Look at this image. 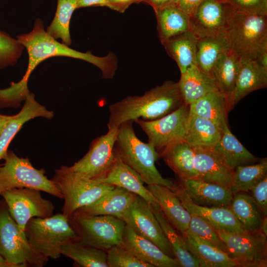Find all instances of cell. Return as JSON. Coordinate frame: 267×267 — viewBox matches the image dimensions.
<instances>
[{"label":"cell","mask_w":267,"mask_h":267,"mask_svg":"<svg viewBox=\"0 0 267 267\" xmlns=\"http://www.w3.org/2000/svg\"><path fill=\"white\" fill-rule=\"evenodd\" d=\"M16 39L27 51L28 67L20 81L12 82L9 87L0 89V108L16 109L20 106L21 102L25 101L30 92L28 81L32 72L41 62L48 58L61 56L83 60L98 67L105 79L112 78L117 69V59L114 53L99 57L90 52L84 53L71 48L50 36L40 18L36 19L30 32L19 35Z\"/></svg>","instance_id":"1"},{"label":"cell","mask_w":267,"mask_h":267,"mask_svg":"<svg viewBox=\"0 0 267 267\" xmlns=\"http://www.w3.org/2000/svg\"><path fill=\"white\" fill-rule=\"evenodd\" d=\"M184 103L178 82L166 81L141 96H129L109 106L108 129L137 119L151 121L159 119Z\"/></svg>","instance_id":"2"},{"label":"cell","mask_w":267,"mask_h":267,"mask_svg":"<svg viewBox=\"0 0 267 267\" xmlns=\"http://www.w3.org/2000/svg\"><path fill=\"white\" fill-rule=\"evenodd\" d=\"M129 121L118 127L114 150L125 164L135 171L143 182L148 184H159L172 190L177 184L164 178L155 167L159 153L149 143H144L136 135L133 124Z\"/></svg>","instance_id":"3"},{"label":"cell","mask_w":267,"mask_h":267,"mask_svg":"<svg viewBox=\"0 0 267 267\" xmlns=\"http://www.w3.org/2000/svg\"><path fill=\"white\" fill-rule=\"evenodd\" d=\"M229 48L241 60L258 61L267 54V15L233 8L226 30Z\"/></svg>","instance_id":"4"},{"label":"cell","mask_w":267,"mask_h":267,"mask_svg":"<svg viewBox=\"0 0 267 267\" xmlns=\"http://www.w3.org/2000/svg\"><path fill=\"white\" fill-rule=\"evenodd\" d=\"M24 233L32 248L44 257L59 258L65 244L77 240L69 219L62 213L47 218H33L25 226Z\"/></svg>","instance_id":"5"},{"label":"cell","mask_w":267,"mask_h":267,"mask_svg":"<svg viewBox=\"0 0 267 267\" xmlns=\"http://www.w3.org/2000/svg\"><path fill=\"white\" fill-rule=\"evenodd\" d=\"M51 179L63 195L62 213L68 218L78 209L94 202L115 187L85 177L66 166L56 169Z\"/></svg>","instance_id":"6"},{"label":"cell","mask_w":267,"mask_h":267,"mask_svg":"<svg viewBox=\"0 0 267 267\" xmlns=\"http://www.w3.org/2000/svg\"><path fill=\"white\" fill-rule=\"evenodd\" d=\"M3 160L4 163L0 166V196L5 191L26 187L63 199L60 190L45 176L44 170L34 167L28 158L20 157L8 150Z\"/></svg>","instance_id":"7"},{"label":"cell","mask_w":267,"mask_h":267,"mask_svg":"<svg viewBox=\"0 0 267 267\" xmlns=\"http://www.w3.org/2000/svg\"><path fill=\"white\" fill-rule=\"evenodd\" d=\"M69 222L76 231L80 243L107 251L122 244L125 222L108 215L82 216L72 215Z\"/></svg>","instance_id":"8"},{"label":"cell","mask_w":267,"mask_h":267,"mask_svg":"<svg viewBox=\"0 0 267 267\" xmlns=\"http://www.w3.org/2000/svg\"><path fill=\"white\" fill-rule=\"evenodd\" d=\"M0 256L11 267H42L48 260L32 248L6 205L0 206Z\"/></svg>","instance_id":"9"},{"label":"cell","mask_w":267,"mask_h":267,"mask_svg":"<svg viewBox=\"0 0 267 267\" xmlns=\"http://www.w3.org/2000/svg\"><path fill=\"white\" fill-rule=\"evenodd\" d=\"M224 242L228 256L238 267H266L267 235L260 229L229 232L217 229Z\"/></svg>","instance_id":"10"},{"label":"cell","mask_w":267,"mask_h":267,"mask_svg":"<svg viewBox=\"0 0 267 267\" xmlns=\"http://www.w3.org/2000/svg\"><path fill=\"white\" fill-rule=\"evenodd\" d=\"M189 105L183 103L170 113L156 120H135L148 137V142L159 154L167 147L184 140L189 117Z\"/></svg>","instance_id":"11"},{"label":"cell","mask_w":267,"mask_h":267,"mask_svg":"<svg viewBox=\"0 0 267 267\" xmlns=\"http://www.w3.org/2000/svg\"><path fill=\"white\" fill-rule=\"evenodd\" d=\"M40 192L36 189L23 187L5 191L0 195L11 217L24 233L26 224L32 218L53 215V203L44 198Z\"/></svg>","instance_id":"12"},{"label":"cell","mask_w":267,"mask_h":267,"mask_svg":"<svg viewBox=\"0 0 267 267\" xmlns=\"http://www.w3.org/2000/svg\"><path fill=\"white\" fill-rule=\"evenodd\" d=\"M118 128L108 129L106 134L91 143L86 155L71 166V169L88 178L97 180L104 177L116 159L114 145Z\"/></svg>","instance_id":"13"},{"label":"cell","mask_w":267,"mask_h":267,"mask_svg":"<svg viewBox=\"0 0 267 267\" xmlns=\"http://www.w3.org/2000/svg\"><path fill=\"white\" fill-rule=\"evenodd\" d=\"M121 219L138 234L154 243L164 253L175 258L151 205L143 198L135 194L133 202Z\"/></svg>","instance_id":"14"},{"label":"cell","mask_w":267,"mask_h":267,"mask_svg":"<svg viewBox=\"0 0 267 267\" xmlns=\"http://www.w3.org/2000/svg\"><path fill=\"white\" fill-rule=\"evenodd\" d=\"M233 10L227 2L204 0L190 17V30L198 38L224 32Z\"/></svg>","instance_id":"15"},{"label":"cell","mask_w":267,"mask_h":267,"mask_svg":"<svg viewBox=\"0 0 267 267\" xmlns=\"http://www.w3.org/2000/svg\"><path fill=\"white\" fill-rule=\"evenodd\" d=\"M194 164L199 179L212 182L230 189L234 170L212 147H192Z\"/></svg>","instance_id":"16"},{"label":"cell","mask_w":267,"mask_h":267,"mask_svg":"<svg viewBox=\"0 0 267 267\" xmlns=\"http://www.w3.org/2000/svg\"><path fill=\"white\" fill-rule=\"evenodd\" d=\"M190 214L199 216L218 229L229 232L245 230L229 207H207L197 205L187 196L180 185L172 190Z\"/></svg>","instance_id":"17"},{"label":"cell","mask_w":267,"mask_h":267,"mask_svg":"<svg viewBox=\"0 0 267 267\" xmlns=\"http://www.w3.org/2000/svg\"><path fill=\"white\" fill-rule=\"evenodd\" d=\"M141 261L152 267H178V260L164 253L157 245L139 235L126 224L122 236V244Z\"/></svg>","instance_id":"18"},{"label":"cell","mask_w":267,"mask_h":267,"mask_svg":"<svg viewBox=\"0 0 267 267\" xmlns=\"http://www.w3.org/2000/svg\"><path fill=\"white\" fill-rule=\"evenodd\" d=\"M116 155L114 163L106 176L96 181L123 188L142 197L151 205L160 207L156 199L144 185L140 176L116 153Z\"/></svg>","instance_id":"19"},{"label":"cell","mask_w":267,"mask_h":267,"mask_svg":"<svg viewBox=\"0 0 267 267\" xmlns=\"http://www.w3.org/2000/svg\"><path fill=\"white\" fill-rule=\"evenodd\" d=\"M53 117V112L40 104L36 100L35 94L30 92L21 110L14 115L0 134V160L3 159L10 143L25 123L35 118L43 117L49 120Z\"/></svg>","instance_id":"20"},{"label":"cell","mask_w":267,"mask_h":267,"mask_svg":"<svg viewBox=\"0 0 267 267\" xmlns=\"http://www.w3.org/2000/svg\"><path fill=\"white\" fill-rule=\"evenodd\" d=\"M180 186L195 204L207 207H229L233 194L228 188L200 179H180Z\"/></svg>","instance_id":"21"},{"label":"cell","mask_w":267,"mask_h":267,"mask_svg":"<svg viewBox=\"0 0 267 267\" xmlns=\"http://www.w3.org/2000/svg\"><path fill=\"white\" fill-rule=\"evenodd\" d=\"M146 187L157 200L170 224L184 236L189 228L191 214L175 193L168 187L159 184H148Z\"/></svg>","instance_id":"22"},{"label":"cell","mask_w":267,"mask_h":267,"mask_svg":"<svg viewBox=\"0 0 267 267\" xmlns=\"http://www.w3.org/2000/svg\"><path fill=\"white\" fill-rule=\"evenodd\" d=\"M135 196V194L123 188L115 186L94 202L78 209L73 214L108 215L121 219L133 202Z\"/></svg>","instance_id":"23"},{"label":"cell","mask_w":267,"mask_h":267,"mask_svg":"<svg viewBox=\"0 0 267 267\" xmlns=\"http://www.w3.org/2000/svg\"><path fill=\"white\" fill-rule=\"evenodd\" d=\"M178 83L183 102L188 105L208 93L220 90L215 80L196 65L181 73Z\"/></svg>","instance_id":"24"},{"label":"cell","mask_w":267,"mask_h":267,"mask_svg":"<svg viewBox=\"0 0 267 267\" xmlns=\"http://www.w3.org/2000/svg\"><path fill=\"white\" fill-rule=\"evenodd\" d=\"M189 251L202 267H238L228 254L188 229L184 236Z\"/></svg>","instance_id":"25"},{"label":"cell","mask_w":267,"mask_h":267,"mask_svg":"<svg viewBox=\"0 0 267 267\" xmlns=\"http://www.w3.org/2000/svg\"><path fill=\"white\" fill-rule=\"evenodd\" d=\"M267 87V69L256 60H241L232 99L234 107L251 92Z\"/></svg>","instance_id":"26"},{"label":"cell","mask_w":267,"mask_h":267,"mask_svg":"<svg viewBox=\"0 0 267 267\" xmlns=\"http://www.w3.org/2000/svg\"><path fill=\"white\" fill-rule=\"evenodd\" d=\"M240 62V58L229 48L220 56L211 72V76L219 90L226 96L231 109Z\"/></svg>","instance_id":"27"},{"label":"cell","mask_w":267,"mask_h":267,"mask_svg":"<svg viewBox=\"0 0 267 267\" xmlns=\"http://www.w3.org/2000/svg\"><path fill=\"white\" fill-rule=\"evenodd\" d=\"M225 95L218 90L202 97L189 104V113L208 119L223 130L227 125V114L231 110Z\"/></svg>","instance_id":"28"},{"label":"cell","mask_w":267,"mask_h":267,"mask_svg":"<svg viewBox=\"0 0 267 267\" xmlns=\"http://www.w3.org/2000/svg\"><path fill=\"white\" fill-rule=\"evenodd\" d=\"M159 157L164 159L180 179H199L194 168L193 148L184 140L167 147L159 154Z\"/></svg>","instance_id":"29"},{"label":"cell","mask_w":267,"mask_h":267,"mask_svg":"<svg viewBox=\"0 0 267 267\" xmlns=\"http://www.w3.org/2000/svg\"><path fill=\"white\" fill-rule=\"evenodd\" d=\"M222 131L211 121L189 114L184 140L193 147H212L220 140Z\"/></svg>","instance_id":"30"},{"label":"cell","mask_w":267,"mask_h":267,"mask_svg":"<svg viewBox=\"0 0 267 267\" xmlns=\"http://www.w3.org/2000/svg\"><path fill=\"white\" fill-rule=\"evenodd\" d=\"M197 40V36L188 31L162 43L170 56L176 62L181 74L192 65H196Z\"/></svg>","instance_id":"31"},{"label":"cell","mask_w":267,"mask_h":267,"mask_svg":"<svg viewBox=\"0 0 267 267\" xmlns=\"http://www.w3.org/2000/svg\"><path fill=\"white\" fill-rule=\"evenodd\" d=\"M159 39L163 42L190 30V16L178 5L154 10Z\"/></svg>","instance_id":"32"},{"label":"cell","mask_w":267,"mask_h":267,"mask_svg":"<svg viewBox=\"0 0 267 267\" xmlns=\"http://www.w3.org/2000/svg\"><path fill=\"white\" fill-rule=\"evenodd\" d=\"M228 48L226 31L213 36L198 38L196 51V66L201 71L211 76V72L215 64L220 56Z\"/></svg>","instance_id":"33"},{"label":"cell","mask_w":267,"mask_h":267,"mask_svg":"<svg viewBox=\"0 0 267 267\" xmlns=\"http://www.w3.org/2000/svg\"><path fill=\"white\" fill-rule=\"evenodd\" d=\"M213 147L233 170L238 166L253 163L258 160L232 134L228 125L223 128L220 140Z\"/></svg>","instance_id":"34"},{"label":"cell","mask_w":267,"mask_h":267,"mask_svg":"<svg viewBox=\"0 0 267 267\" xmlns=\"http://www.w3.org/2000/svg\"><path fill=\"white\" fill-rule=\"evenodd\" d=\"M151 206L172 247L175 258L179 263L180 267H200L198 260L189 251L183 237L180 233H178L177 230L170 224L160 207Z\"/></svg>","instance_id":"35"},{"label":"cell","mask_w":267,"mask_h":267,"mask_svg":"<svg viewBox=\"0 0 267 267\" xmlns=\"http://www.w3.org/2000/svg\"><path fill=\"white\" fill-rule=\"evenodd\" d=\"M229 208L245 230L260 229L264 217L248 192L233 194Z\"/></svg>","instance_id":"36"},{"label":"cell","mask_w":267,"mask_h":267,"mask_svg":"<svg viewBox=\"0 0 267 267\" xmlns=\"http://www.w3.org/2000/svg\"><path fill=\"white\" fill-rule=\"evenodd\" d=\"M61 254L83 267H108L105 251L71 241L64 245Z\"/></svg>","instance_id":"37"},{"label":"cell","mask_w":267,"mask_h":267,"mask_svg":"<svg viewBox=\"0 0 267 267\" xmlns=\"http://www.w3.org/2000/svg\"><path fill=\"white\" fill-rule=\"evenodd\" d=\"M57 8L54 17L46 32L55 40L69 46L72 42L70 33V23L73 12L77 9L75 0H57Z\"/></svg>","instance_id":"38"},{"label":"cell","mask_w":267,"mask_h":267,"mask_svg":"<svg viewBox=\"0 0 267 267\" xmlns=\"http://www.w3.org/2000/svg\"><path fill=\"white\" fill-rule=\"evenodd\" d=\"M267 176V160L264 158L256 164L237 167L230 188L232 194L249 193L251 188Z\"/></svg>","instance_id":"39"},{"label":"cell","mask_w":267,"mask_h":267,"mask_svg":"<svg viewBox=\"0 0 267 267\" xmlns=\"http://www.w3.org/2000/svg\"><path fill=\"white\" fill-rule=\"evenodd\" d=\"M24 48L17 39L0 29V70L15 65Z\"/></svg>","instance_id":"40"},{"label":"cell","mask_w":267,"mask_h":267,"mask_svg":"<svg viewBox=\"0 0 267 267\" xmlns=\"http://www.w3.org/2000/svg\"><path fill=\"white\" fill-rule=\"evenodd\" d=\"M106 251L109 267H152L138 259L122 244L113 246Z\"/></svg>","instance_id":"41"},{"label":"cell","mask_w":267,"mask_h":267,"mask_svg":"<svg viewBox=\"0 0 267 267\" xmlns=\"http://www.w3.org/2000/svg\"><path fill=\"white\" fill-rule=\"evenodd\" d=\"M188 229L203 240L227 254L226 245L219 236L217 229L202 218L191 214Z\"/></svg>","instance_id":"42"},{"label":"cell","mask_w":267,"mask_h":267,"mask_svg":"<svg viewBox=\"0 0 267 267\" xmlns=\"http://www.w3.org/2000/svg\"><path fill=\"white\" fill-rule=\"evenodd\" d=\"M236 11L248 14L267 15V0H226Z\"/></svg>","instance_id":"43"},{"label":"cell","mask_w":267,"mask_h":267,"mask_svg":"<svg viewBox=\"0 0 267 267\" xmlns=\"http://www.w3.org/2000/svg\"><path fill=\"white\" fill-rule=\"evenodd\" d=\"M250 195L264 217L267 215V176L253 186Z\"/></svg>","instance_id":"44"},{"label":"cell","mask_w":267,"mask_h":267,"mask_svg":"<svg viewBox=\"0 0 267 267\" xmlns=\"http://www.w3.org/2000/svg\"><path fill=\"white\" fill-rule=\"evenodd\" d=\"M142 2V0H105V6L120 13L124 12L133 3Z\"/></svg>","instance_id":"45"},{"label":"cell","mask_w":267,"mask_h":267,"mask_svg":"<svg viewBox=\"0 0 267 267\" xmlns=\"http://www.w3.org/2000/svg\"><path fill=\"white\" fill-rule=\"evenodd\" d=\"M204 0H178V7L185 13L192 16Z\"/></svg>","instance_id":"46"},{"label":"cell","mask_w":267,"mask_h":267,"mask_svg":"<svg viewBox=\"0 0 267 267\" xmlns=\"http://www.w3.org/2000/svg\"><path fill=\"white\" fill-rule=\"evenodd\" d=\"M178 0H142L150 4L154 10L164 7L176 6L178 4Z\"/></svg>","instance_id":"47"},{"label":"cell","mask_w":267,"mask_h":267,"mask_svg":"<svg viewBox=\"0 0 267 267\" xmlns=\"http://www.w3.org/2000/svg\"><path fill=\"white\" fill-rule=\"evenodd\" d=\"M77 8L89 6H105V0H75Z\"/></svg>","instance_id":"48"},{"label":"cell","mask_w":267,"mask_h":267,"mask_svg":"<svg viewBox=\"0 0 267 267\" xmlns=\"http://www.w3.org/2000/svg\"><path fill=\"white\" fill-rule=\"evenodd\" d=\"M13 116L0 114V134L6 125L13 118Z\"/></svg>","instance_id":"49"},{"label":"cell","mask_w":267,"mask_h":267,"mask_svg":"<svg viewBox=\"0 0 267 267\" xmlns=\"http://www.w3.org/2000/svg\"><path fill=\"white\" fill-rule=\"evenodd\" d=\"M260 229L265 234L267 235V218L264 217L261 222Z\"/></svg>","instance_id":"50"},{"label":"cell","mask_w":267,"mask_h":267,"mask_svg":"<svg viewBox=\"0 0 267 267\" xmlns=\"http://www.w3.org/2000/svg\"><path fill=\"white\" fill-rule=\"evenodd\" d=\"M0 267H11L6 261L0 256Z\"/></svg>","instance_id":"51"},{"label":"cell","mask_w":267,"mask_h":267,"mask_svg":"<svg viewBox=\"0 0 267 267\" xmlns=\"http://www.w3.org/2000/svg\"><path fill=\"white\" fill-rule=\"evenodd\" d=\"M218 0L222 1V2H226V0Z\"/></svg>","instance_id":"52"}]
</instances>
